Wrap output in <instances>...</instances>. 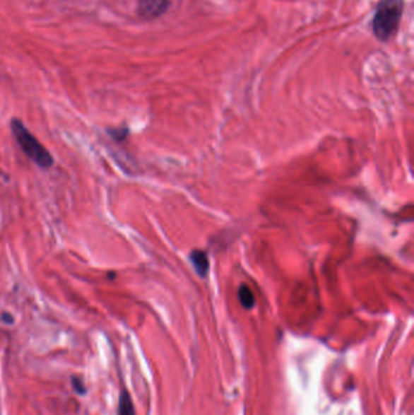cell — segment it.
Here are the masks:
<instances>
[{"label": "cell", "mask_w": 414, "mask_h": 415, "mask_svg": "<svg viewBox=\"0 0 414 415\" xmlns=\"http://www.w3.org/2000/svg\"><path fill=\"white\" fill-rule=\"evenodd\" d=\"M71 382H72V387H73L74 391H76L78 394L84 396V394H87V387L84 385V382H83L81 378L73 377L72 378Z\"/></svg>", "instance_id": "obj_7"}, {"label": "cell", "mask_w": 414, "mask_h": 415, "mask_svg": "<svg viewBox=\"0 0 414 415\" xmlns=\"http://www.w3.org/2000/svg\"><path fill=\"white\" fill-rule=\"evenodd\" d=\"M117 415H136L134 403H133V399H131L128 390L122 389Z\"/></svg>", "instance_id": "obj_5"}, {"label": "cell", "mask_w": 414, "mask_h": 415, "mask_svg": "<svg viewBox=\"0 0 414 415\" xmlns=\"http://www.w3.org/2000/svg\"><path fill=\"white\" fill-rule=\"evenodd\" d=\"M1 320H3L5 323H8V325H11L13 322V316H10L9 313H4L3 317H1Z\"/></svg>", "instance_id": "obj_9"}, {"label": "cell", "mask_w": 414, "mask_h": 415, "mask_svg": "<svg viewBox=\"0 0 414 415\" xmlns=\"http://www.w3.org/2000/svg\"><path fill=\"white\" fill-rule=\"evenodd\" d=\"M238 299H239L242 306L247 308V310H251V308H254V296H253L251 289L244 286V284L238 289Z\"/></svg>", "instance_id": "obj_6"}, {"label": "cell", "mask_w": 414, "mask_h": 415, "mask_svg": "<svg viewBox=\"0 0 414 415\" xmlns=\"http://www.w3.org/2000/svg\"><path fill=\"white\" fill-rule=\"evenodd\" d=\"M405 9V0H379L373 18V33L385 42L396 33Z\"/></svg>", "instance_id": "obj_1"}, {"label": "cell", "mask_w": 414, "mask_h": 415, "mask_svg": "<svg viewBox=\"0 0 414 415\" xmlns=\"http://www.w3.org/2000/svg\"><path fill=\"white\" fill-rule=\"evenodd\" d=\"M190 260L199 276L206 277L209 272V260H208L207 253L203 250H194L190 254Z\"/></svg>", "instance_id": "obj_4"}, {"label": "cell", "mask_w": 414, "mask_h": 415, "mask_svg": "<svg viewBox=\"0 0 414 415\" xmlns=\"http://www.w3.org/2000/svg\"><path fill=\"white\" fill-rule=\"evenodd\" d=\"M170 6V0H140L138 13L143 18H157L162 16Z\"/></svg>", "instance_id": "obj_3"}, {"label": "cell", "mask_w": 414, "mask_h": 415, "mask_svg": "<svg viewBox=\"0 0 414 415\" xmlns=\"http://www.w3.org/2000/svg\"><path fill=\"white\" fill-rule=\"evenodd\" d=\"M11 131L23 153L26 154L32 162L42 169H49L54 165L52 153L37 140V137L30 133L21 120H11Z\"/></svg>", "instance_id": "obj_2"}, {"label": "cell", "mask_w": 414, "mask_h": 415, "mask_svg": "<svg viewBox=\"0 0 414 415\" xmlns=\"http://www.w3.org/2000/svg\"><path fill=\"white\" fill-rule=\"evenodd\" d=\"M126 134H128L126 133V130H114V131H111V135H112L116 140H119V141L126 139Z\"/></svg>", "instance_id": "obj_8"}]
</instances>
